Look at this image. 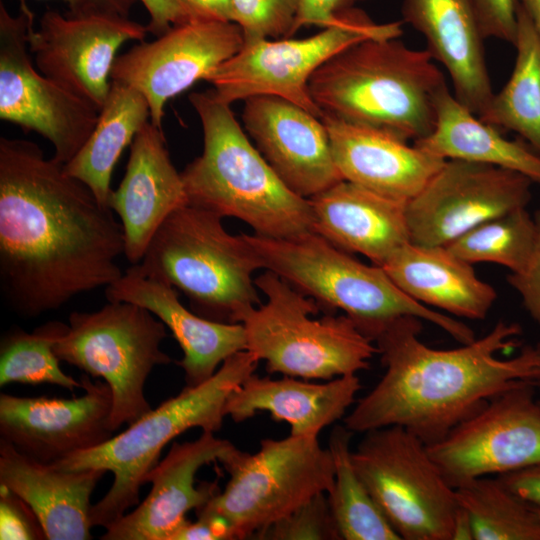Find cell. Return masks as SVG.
Returning <instances> with one entry per match:
<instances>
[{"mask_svg":"<svg viewBox=\"0 0 540 540\" xmlns=\"http://www.w3.org/2000/svg\"><path fill=\"white\" fill-rule=\"evenodd\" d=\"M0 539H47L32 508L16 493L0 485Z\"/></svg>","mask_w":540,"mask_h":540,"instance_id":"38","label":"cell"},{"mask_svg":"<svg viewBox=\"0 0 540 540\" xmlns=\"http://www.w3.org/2000/svg\"><path fill=\"white\" fill-rule=\"evenodd\" d=\"M535 385L511 388L490 399L441 441L427 446L453 487L540 463V405Z\"/></svg>","mask_w":540,"mask_h":540,"instance_id":"14","label":"cell"},{"mask_svg":"<svg viewBox=\"0 0 540 540\" xmlns=\"http://www.w3.org/2000/svg\"><path fill=\"white\" fill-rule=\"evenodd\" d=\"M344 180L408 202L446 161L392 135L322 115Z\"/></svg>","mask_w":540,"mask_h":540,"instance_id":"24","label":"cell"},{"mask_svg":"<svg viewBox=\"0 0 540 540\" xmlns=\"http://www.w3.org/2000/svg\"><path fill=\"white\" fill-rule=\"evenodd\" d=\"M147 33L129 17H70L47 10L38 28L31 27L28 47L41 74L100 110L119 48L143 41Z\"/></svg>","mask_w":540,"mask_h":540,"instance_id":"17","label":"cell"},{"mask_svg":"<svg viewBox=\"0 0 540 540\" xmlns=\"http://www.w3.org/2000/svg\"><path fill=\"white\" fill-rule=\"evenodd\" d=\"M68 325L49 321L31 333L11 327L0 341V386L10 383L29 385L52 384L70 391L82 388L77 381L64 373L54 345L66 332Z\"/></svg>","mask_w":540,"mask_h":540,"instance_id":"34","label":"cell"},{"mask_svg":"<svg viewBox=\"0 0 540 540\" xmlns=\"http://www.w3.org/2000/svg\"><path fill=\"white\" fill-rule=\"evenodd\" d=\"M353 435L345 425H336L328 442L334 462V483L326 494L340 539L400 540L353 466Z\"/></svg>","mask_w":540,"mask_h":540,"instance_id":"32","label":"cell"},{"mask_svg":"<svg viewBox=\"0 0 540 540\" xmlns=\"http://www.w3.org/2000/svg\"><path fill=\"white\" fill-rule=\"evenodd\" d=\"M421 331L420 318L402 316L373 337L385 372L344 416L354 434L398 425L429 446L493 397L526 384L540 387V342L497 357L517 345V323L498 321L483 337L445 350L423 343Z\"/></svg>","mask_w":540,"mask_h":540,"instance_id":"2","label":"cell"},{"mask_svg":"<svg viewBox=\"0 0 540 540\" xmlns=\"http://www.w3.org/2000/svg\"><path fill=\"white\" fill-rule=\"evenodd\" d=\"M263 269L272 271L319 306L340 309L373 341L390 321L414 316L444 330L461 344L474 331L462 321L419 303L377 265H366L316 232L276 239L242 234Z\"/></svg>","mask_w":540,"mask_h":540,"instance_id":"6","label":"cell"},{"mask_svg":"<svg viewBox=\"0 0 540 540\" xmlns=\"http://www.w3.org/2000/svg\"><path fill=\"white\" fill-rule=\"evenodd\" d=\"M362 1L366 0H300L295 33L308 25L324 28L334 23L341 12Z\"/></svg>","mask_w":540,"mask_h":540,"instance_id":"42","label":"cell"},{"mask_svg":"<svg viewBox=\"0 0 540 540\" xmlns=\"http://www.w3.org/2000/svg\"><path fill=\"white\" fill-rule=\"evenodd\" d=\"M85 394L68 399L0 395L1 439L21 453L53 464L113 437L112 391L104 381L80 378Z\"/></svg>","mask_w":540,"mask_h":540,"instance_id":"18","label":"cell"},{"mask_svg":"<svg viewBox=\"0 0 540 540\" xmlns=\"http://www.w3.org/2000/svg\"><path fill=\"white\" fill-rule=\"evenodd\" d=\"M68 8L67 16L129 17L137 0H60Z\"/></svg>","mask_w":540,"mask_h":540,"instance_id":"44","label":"cell"},{"mask_svg":"<svg viewBox=\"0 0 540 540\" xmlns=\"http://www.w3.org/2000/svg\"><path fill=\"white\" fill-rule=\"evenodd\" d=\"M102 469L64 470L35 460L0 440V485L21 497L49 540L91 539V494Z\"/></svg>","mask_w":540,"mask_h":540,"instance_id":"26","label":"cell"},{"mask_svg":"<svg viewBox=\"0 0 540 540\" xmlns=\"http://www.w3.org/2000/svg\"><path fill=\"white\" fill-rule=\"evenodd\" d=\"M255 539L341 540L326 493L315 495Z\"/></svg>","mask_w":540,"mask_h":540,"instance_id":"37","label":"cell"},{"mask_svg":"<svg viewBox=\"0 0 540 540\" xmlns=\"http://www.w3.org/2000/svg\"><path fill=\"white\" fill-rule=\"evenodd\" d=\"M540 38V0H519Z\"/></svg>","mask_w":540,"mask_h":540,"instance_id":"48","label":"cell"},{"mask_svg":"<svg viewBox=\"0 0 540 540\" xmlns=\"http://www.w3.org/2000/svg\"><path fill=\"white\" fill-rule=\"evenodd\" d=\"M189 101L203 131L202 153L181 172L188 204L237 218L254 234L286 239L314 232L310 199L291 191L213 90Z\"/></svg>","mask_w":540,"mask_h":540,"instance_id":"4","label":"cell"},{"mask_svg":"<svg viewBox=\"0 0 540 540\" xmlns=\"http://www.w3.org/2000/svg\"><path fill=\"white\" fill-rule=\"evenodd\" d=\"M535 238V219L525 207L475 226L447 247L471 264L494 263L517 273L526 266Z\"/></svg>","mask_w":540,"mask_h":540,"instance_id":"35","label":"cell"},{"mask_svg":"<svg viewBox=\"0 0 540 540\" xmlns=\"http://www.w3.org/2000/svg\"><path fill=\"white\" fill-rule=\"evenodd\" d=\"M482 33L514 44L517 33L519 0H472Z\"/></svg>","mask_w":540,"mask_h":540,"instance_id":"39","label":"cell"},{"mask_svg":"<svg viewBox=\"0 0 540 540\" xmlns=\"http://www.w3.org/2000/svg\"><path fill=\"white\" fill-rule=\"evenodd\" d=\"M362 388L357 375H347L326 383L283 376L250 375L229 396L225 414L235 423L268 412L275 421L290 426V435L318 437L327 426L344 418Z\"/></svg>","mask_w":540,"mask_h":540,"instance_id":"27","label":"cell"},{"mask_svg":"<svg viewBox=\"0 0 540 540\" xmlns=\"http://www.w3.org/2000/svg\"><path fill=\"white\" fill-rule=\"evenodd\" d=\"M149 119L150 107L144 95L128 84L111 80L92 133L79 152L64 164L65 171L85 183L98 201L108 207L113 169Z\"/></svg>","mask_w":540,"mask_h":540,"instance_id":"30","label":"cell"},{"mask_svg":"<svg viewBox=\"0 0 540 540\" xmlns=\"http://www.w3.org/2000/svg\"><path fill=\"white\" fill-rule=\"evenodd\" d=\"M166 328L148 309L125 301H108L96 311L69 315L68 329L54 352L60 361L109 385L114 432L152 409L144 386L155 366L172 362L160 348Z\"/></svg>","mask_w":540,"mask_h":540,"instance_id":"10","label":"cell"},{"mask_svg":"<svg viewBox=\"0 0 540 540\" xmlns=\"http://www.w3.org/2000/svg\"><path fill=\"white\" fill-rule=\"evenodd\" d=\"M352 450L353 466L404 540H451L458 502L427 445L408 429L376 428Z\"/></svg>","mask_w":540,"mask_h":540,"instance_id":"11","label":"cell"},{"mask_svg":"<svg viewBox=\"0 0 540 540\" xmlns=\"http://www.w3.org/2000/svg\"><path fill=\"white\" fill-rule=\"evenodd\" d=\"M473 264L447 246L412 242L397 250L382 266L392 281L419 303L459 318L483 320L497 298Z\"/></svg>","mask_w":540,"mask_h":540,"instance_id":"28","label":"cell"},{"mask_svg":"<svg viewBox=\"0 0 540 540\" xmlns=\"http://www.w3.org/2000/svg\"><path fill=\"white\" fill-rule=\"evenodd\" d=\"M236 447L213 432L203 431L193 441H174L168 453L146 475L152 484L146 498L106 528L103 540H169L186 520L219 492L217 481L195 485L199 469L221 461Z\"/></svg>","mask_w":540,"mask_h":540,"instance_id":"20","label":"cell"},{"mask_svg":"<svg viewBox=\"0 0 540 540\" xmlns=\"http://www.w3.org/2000/svg\"><path fill=\"white\" fill-rule=\"evenodd\" d=\"M197 19L230 21L231 0H179ZM231 22V21H230Z\"/></svg>","mask_w":540,"mask_h":540,"instance_id":"46","label":"cell"},{"mask_svg":"<svg viewBox=\"0 0 540 540\" xmlns=\"http://www.w3.org/2000/svg\"><path fill=\"white\" fill-rule=\"evenodd\" d=\"M107 301H125L152 312L171 331L183 358L186 386L209 379L230 356L246 350V335L241 323H223L206 319L188 310L179 300V292L168 282L140 274L132 265L105 288Z\"/></svg>","mask_w":540,"mask_h":540,"instance_id":"22","label":"cell"},{"mask_svg":"<svg viewBox=\"0 0 540 540\" xmlns=\"http://www.w3.org/2000/svg\"><path fill=\"white\" fill-rule=\"evenodd\" d=\"M244 42L242 30L233 22L192 19L117 56L111 80L141 92L150 107V122L162 128L168 100L206 80Z\"/></svg>","mask_w":540,"mask_h":540,"instance_id":"16","label":"cell"},{"mask_svg":"<svg viewBox=\"0 0 540 540\" xmlns=\"http://www.w3.org/2000/svg\"><path fill=\"white\" fill-rule=\"evenodd\" d=\"M536 238L526 266L508 275V282L521 296L522 303L531 318L540 327V210L534 215Z\"/></svg>","mask_w":540,"mask_h":540,"instance_id":"40","label":"cell"},{"mask_svg":"<svg viewBox=\"0 0 540 540\" xmlns=\"http://www.w3.org/2000/svg\"><path fill=\"white\" fill-rule=\"evenodd\" d=\"M266 303L241 319L246 350L264 360L268 373L305 380L357 375L378 353L347 315L313 319L320 306L272 271L255 279Z\"/></svg>","mask_w":540,"mask_h":540,"instance_id":"8","label":"cell"},{"mask_svg":"<svg viewBox=\"0 0 540 540\" xmlns=\"http://www.w3.org/2000/svg\"><path fill=\"white\" fill-rule=\"evenodd\" d=\"M516 59L505 86L494 93L482 121L511 130L540 154V38L519 4Z\"/></svg>","mask_w":540,"mask_h":540,"instance_id":"31","label":"cell"},{"mask_svg":"<svg viewBox=\"0 0 540 540\" xmlns=\"http://www.w3.org/2000/svg\"><path fill=\"white\" fill-rule=\"evenodd\" d=\"M242 121L258 151L297 195L310 199L344 180L325 124L299 105L275 96L251 97Z\"/></svg>","mask_w":540,"mask_h":540,"instance_id":"19","label":"cell"},{"mask_svg":"<svg viewBox=\"0 0 540 540\" xmlns=\"http://www.w3.org/2000/svg\"><path fill=\"white\" fill-rule=\"evenodd\" d=\"M195 522L185 520L172 533L169 540H232L237 539L230 524L221 516L196 511Z\"/></svg>","mask_w":540,"mask_h":540,"instance_id":"41","label":"cell"},{"mask_svg":"<svg viewBox=\"0 0 540 540\" xmlns=\"http://www.w3.org/2000/svg\"><path fill=\"white\" fill-rule=\"evenodd\" d=\"M92 190L38 144L0 138V291L33 318L123 272V227Z\"/></svg>","mask_w":540,"mask_h":540,"instance_id":"1","label":"cell"},{"mask_svg":"<svg viewBox=\"0 0 540 540\" xmlns=\"http://www.w3.org/2000/svg\"><path fill=\"white\" fill-rule=\"evenodd\" d=\"M33 20L25 0L16 15L0 1V119L40 134L66 164L89 138L99 110L36 70L28 47Z\"/></svg>","mask_w":540,"mask_h":540,"instance_id":"13","label":"cell"},{"mask_svg":"<svg viewBox=\"0 0 540 540\" xmlns=\"http://www.w3.org/2000/svg\"><path fill=\"white\" fill-rule=\"evenodd\" d=\"M188 204L181 173L170 158L162 131L150 121L130 145L126 171L108 207L123 227L124 256L139 263L164 220Z\"/></svg>","mask_w":540,"mask_h":540,"instance_id":"21","label":"cell"},{"mask_svg":"<svg viewBox=\"0 0 540 540\" xmlns=\"http://www.w3.org/2000/svg\"><path fill=\"white\" fill-rule=\"evenodd\" d=\"M535 507H536V506H535ZM536 509H537V512H538L539 517H540V508L536 507Z\"/></svg>","mask_w":540,"mask_h":540,"instance_id":"49","label":"cell"},{"mask_svg":"<svg viewBox=\"0 0 540 540\" xmlns=\"http://www.w3.org/2000/svg\"><path fill=\"white\" fill-rule=\"evenodd\" d=\"M300 0H231L230 21L245 41L279 39L295 34Z\"/></svg>","mask_w":540,"mask_h":540,"instance_id":"36","label":"cell"},{"mask_svg":"<svg viewBox=\"0 0 540 540\" xmlns=\"http://www.w3.org/2000/svg\"><path fill=\"white\" fill-rule=\"evenodd\" d=\"M258 363L259 359L250 351L237 352L209 379L196 386H185L178 395L151 409L123 432L99 446L53 463L64 470L92 468L113 474L108 492L92 504V527L107 528L140 503L139 493L146 475L159 462L163 448L178 435L195 427L219 431L229 396L255 372Z\"/></svg>","mask_w":540,"mask_h":540,"instance_id":"5","label":"cell"},{"mask_svg":"<svg viewBox=\"0 0 540 540\" xmlns=\"http://www.w3.org/2000/svg\"><path fill=\"white\" fill-rule=\"evenodd\" d=\"M533 182L497 166L447 159L425 187L407 202L412 243L447 246L475 226L525 208Z\"/></svg>","mask_w":540,"mask_h":540,"instance_id":"15","label":"cell"},{"mask_svg":"<svg viewBox=\"0 0 540 540\" xmlns=\"http://www.w3.org/2000/svg\"><path fill=\"white\" fill-rule=\"evenodd\" d=\"M223 217L190 204L172 212L133 264L181 292L193 312L217 322L240 323L259 306L253 273L263 266L242 234L232 235Z\"/></svg>","mask_w":540,"mask_h":540,"instance_id":"7","label":"cell"},{"mask_svg":"<svg viewBox=\"0 0 540 540\" xmlns=\"http://www.w3.org/2000/svg\"><path fill=\"white\" fill-rule=\"evenodd\" d=\"M458 505L470 516L474 540H540V517L498 478L483 476L455 488Z\"/></svg>","mask_w":540,"mask_h":540,"instance_id":"33","label":"cell"},{"mask_svg":"<svg viewBox=\"0 0 540 540\" xmlns=\"http://www.w3.org/2000/svg\"><path fill=\"white\" fill-rule=\"evenodd\" d=\"M415 146L437 157L478 162L512 170L540 184V154L524 140L505 138L482 121L446 85L436 99L433 131Z\"/></svg>","mask_w":540,"mask_h":540,"instance_id":"29","label":"cell"},{"mask_svg":"<svg viewBox=\"0 0 540 540\" xmlns=\"http://www.w3.org/2000/svg\"><path fill=\"white\" fill-rule=\"evenodd\" d=\"M537 401H538V404L540 405V399H538Z\"/></svg>","mask_w":540,"mask_h":540,"instance_id":"50","label":"cell"},{"mask_svg":"<svg viewBox=\"0 0 540 540\" xmlns=\"http://www.w3.org/2000/svg\"><path fill=\"white\" fill-rule=\"evenodd\" d=\"M451 540H474L473 526L469 514L462 507L456 512Z\"/></svg>","mask_w":540,"mask_h":540,"instance_id":"47","label":"cell"},{"mask_svg":"<svg viewBox=\"0 0 540 540\" xmlns=\"http://www.w3.org/2000/svg\"><path fill=\"white\" fill-rule=\"evenodd\" d=\"M425 50L398 38H369L341 50L313 74L309 91L322 115L404 141L428 136L446 86Z\"/></svg>","mask_w":540,"mask_h":540,"instance_id":"3","label":"cell"},{"mask_svg":"<svg viewBox=\"0 0 540 540\" xmlns=\"http://www.w3.org/2000/svg\"><path fill=\"white\" fill-rule=\"evenodd\" d=\"M314 232L336 247L384 263L411 242L407 202L341 180L310 198Z\"/></svg>","mask_w":540,"mask_h":540,"instance_id":"25","label":"cell"},{"mask_svg":"<svg viewBox=\"0 0 540 540\" xmlns=\"http://www.w3.org/2000/svg\"><path fill=\"white\" fill-rule=\"evenodd\" d=\"M402 16L424 36L426 50L448 72L454 96L481 117L495 92L473 1L403 0Z\"/></svg>","mask_w":540,"mask_h":540,"instance_id":"23","label":"cell"},{"mask_svg":"<svg viewBox=\"0 0 540 540\" xmlns=\"http://www.w3.org/2000/svg\"><path fill=\"white\" fill-rule=\"evenodd\" d=\"M220 463L230 478L201 508L225 519L237 539H255L334 483V462L318 437L289 435L260 441L255 453L235 448Z\"/></svg>","mask_w":540,"mask_h":540,"instance_id":"9","label":"cell"},{"mask_svg":"<svg viewBox=\"0 0 540 540\" xmlns=\"http://www.w3.org/2000/svg\"><path fill=\"white\" fill-rule=\"evenodd\" d=\"M149 14L148 32L156 37L163 35L173 26L192 19L189 10L179 0H140Z\"/></svg>","mask_w":540,"mask_h":540,"instance_id":"43","label":"cell"},{"mask_svg":"<svg viewBox=\"0 0 540 540\" xmlns=\"http://www.w3.org/2000/svg\"><path fill=\"white\" fill-rule=\"evenodd\" d=\"M497 477L517 496L540 508V463Z\"/></svg>","mask_w":540,"mask_h":540,"instance_id":"45","label":"cell"},{"mask_svg":"<svg viewBox=\"0 0 540 540\" xmlns=\"http://www.w3.org/2000/svg\"><path fill=\"white\" fill-rule=\"evenodd\" d=\"M402 22L379 24L354 7L318 33L300 39H258L243 47L206 79L222 101L232 104L255 96H275L293 102L313 115L322 113L314 103L309 81L328 59L369 38H398Z\"/></svg>","mask_w":540,"mask_h":540,"instance_id":"12","label":"cell"}]
</instances>
